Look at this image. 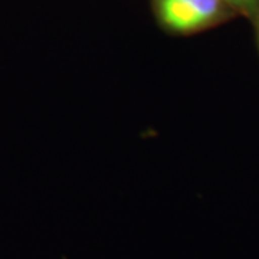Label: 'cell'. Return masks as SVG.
Instances as JSON below:
<instances>
[{"label":"cell","instance_id":"obj_1","mask_svg":"<svg viewBox=\"0 0 259 259\" xmlns=\"http://www.w3.org/2000/svg\"><path fill=\"white\" fill-rule=\"evenodd\" d=\"M161 23L179 33H193L221 22L228 12L222 0H158Z\"/></svg>","mask_w":259,"mask_h":259},{"label":"cell","instance_id":"obj_2","mask_svg":"<svg viewBox=\"0 0 259 259\" xmlns=\"http://www.w3.org/2000/svg\"><path fill=\"white\" fill-rule=\"evenodd\" d=\"M229 9L236 10L246 16L259 15V0H222Z\"/></svg>","mask_w":259,"mask_h":259},{"label":"cell","instance_id":"obj_3","mask_svg":"<svg viewBox=\"0 0 259 259\" xmlns=\"http://www.w3.org/2000/svg\"><path fill=\"white\" fill-rule=\"evenodd\" d=\"M258 44H259V25H258Z\"/></svg>","mask_w":259,"mask_h":259}]
</instances>
